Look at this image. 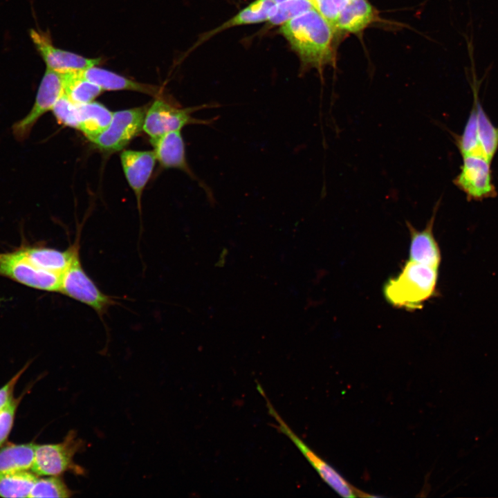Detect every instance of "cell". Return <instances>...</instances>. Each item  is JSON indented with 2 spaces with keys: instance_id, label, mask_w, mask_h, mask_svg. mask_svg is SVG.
<instances>
[{
  "instance_id": "obj_6",
  "label": "cell",
  "mask_w": 498,
  "mask_h": 498,
  "mask_svg": "<svg viewBox=\"0 0 498 498\" xmlns=\"http://www.w3.org/2000/svg\"><path fill=\"white\" fill-rule=\"evenodd\" d=\"M462 158L460 172L453 183L465 194L468 201H483L497 196L491 162L478 156H464Z\"/></svg>"
},
{
  "instance_id": "obj_24",
  "label": "cell",
  "mask_w": 498,
  "mask_h": 498,
  "mask_svg": "<svg viewBox=\"0 0 498 498\" xmlns=\"http://www.w3.org/2000/svg\"><path fill=\"white\" fill-rule=\"evenodd\" d=\"M454 138L461 156L472 155L484 158L478 139L477 115L474 100L462 133L454 134Z\"/></svg>"
},
{
  "instance_id": "obj_29",
  "label": "cell",
  "mask_w": 498,
  "mask_h": 498,
  "mask_svg": "<svg viewBox=\"0 0 498 498\" xmlns=\"http://www.w3.org/2000/svg\"><path fill=\"white\" fill-rule=\"evenodd\" d=\"M28 364L19 370L6 384L0 388V412H2L14 398L13 392L19 378L26 370Z\"/></svg>"
},
{
  "instance_id": "obj_3",
  "label": "cell",
  "mask_w": 498,
  "mask_h": 498,
  "mask_svg": "<svg viewBox=\"0 0 498 498\" xmlns=\"http://www.w3.org/2000/svg\"><path fill=\"white\" fill-rule=\"evenodd\" d=\"M216 104H205L188 108H180L165 100L158 99L146 111L142 129L150 137L154 138L174 131H181L189 124L210 125L217 119H198L192 113L196 111L218 107Z\"/></svg>"
},
{
  "instance_id": "obj_28",
  "label": "cell",
  "mask_w": 498,
  "mask_h": 498,
  "mask_svg": "<svg viewBox=\"0 0 498 498\" xmlns=\"http://www.w3.org/2000/svg\"><path fill=\"white\" fill-rule=\"evenodd\" d=\"M23 396L13 398L8 405L0 412V446H3L7 440L15 418L17 407Z\"/></svg>"
},
{
  "instance_id": "obj_14",
  "label": "cell",
  "mask_w": 498,
  "mask_h": 498,
  "mask_svg": "<svg viewBox=\"0 0 498 498\" xmlns=\"http://www.w3.org/2000/svg\"><path fill=\"white\" fill-rule=\"evenodd\" d=\"M121 163L125 177L133 190L139 208L143 190L153 172L156 158L154 151H123Z\"/></svg>"
},
{
  "instance_id": "obj_23",
  "label": "cell",
  "mask_w": 498,
  "mask_h": 498,
  "mask_svg": "<svg viewBox=\"0 0 498 498\" xmlns=\"http://www.w3.org/2000/svg\"><path fill=\"white\" fill-rule=\"evenodd\" d=\"M37 479L29 470L6 474L0 478V497H29Z\"/></svg>"
},
{
  "instance_id": "obj_12",
  "label": "cell",
  "mask_w": 498,
  "mask_h": 498,
  "mask_svg": "<svg viewBox=\"0 0 498 498\" xmlns=\"http://www.w3.org/2000/svg\"><path fill=\"white\" fill-rule=\"evenodd\" d=\"M154 147L156 160L165 168H174L182 170L191 178L197 181L204 190L207 196L214 199L210 188L201 181L191 170L186 160L185 149L181 131H174L154 138H150Z\"/></svg>"
},
{
  "instance_id": "obj_20",
  "label": "cell",
  "mask_w": 498,
  "mask_h": 498,
  "mask_svg": "<svg viewBox=\"0 0 498 498\" xmlns=\"http://www.w3.org/2000/svg\"><path fill=\"white\" fill-rule=\"evenodd\" d=\"M35 445L30 443L3 445L0 449V478L12 472L30 470Z\"/></svg>"
},
{
  "instance_id": "obj_7",
  "label": "cell",
  "mask_w": 498,
  "mask_h": 498,
  "mask_svg": "<svg viewBox=\"0 0 498 498\" xmlns=\"http://www.w3.org/2000/svg\"><path fill=\"white\" fill-rule=\"evenodd\" d=\"M259 392L266 398L268 412L277 423V428L279 430L287 436L294 443L305 458L319 473L322 479L331 488L344 497H371V495H365L363 492H360L352 486L333 468L313 452L279 416L264 395L262 389L259 390Z\"/></svg>"
},
{
  "instance_id": "obj_8",
  "label": "cell",
  "mask_w": 498,
  "mask_h": 498,
  "mask_svg": "<svg viewBox=\"0 0 498 498\" xmlns=\"http://www.w3.org/2000/svg\"><path fill=\"white\" fill-rule=\"evenodd\" d=\"M82 442L71 431L59 443L35 445L30 470L37 476H59L74 466L75 454Z\"/></svg>"
},
{
  "instance_id": "obj_11",
  "label": "cell",
  "mask_w": 498,
  "mask_h": 498,
  "mask_svg": "<svg viewBox=\"0 0 498 498\" xmlns=\"http://www.w3.org/2000/svg\"><path fill=\"white\" fill-rule=\"evenodd\" d=\"M30 36L47 68L65 73L81 71L102 62L100 57L88 58L55 46L48 35L34 29Z\"/></svg>"
},
{
  "instance_id": "obj_13",
  "label": "cell",
  "mask_w": 498,
  "mask_h": 498,
  "mask_svg": "<svg viewBox=\"0 0 498 498\" xmlns=\"http://www.w3.org/2000/svg\"><path fill=\"white\" fill-rule=\"evenodd\" d=\"M439 203L440 200L436 204L432 216L423 230H418L409 222L406 223L410 234L408 260L438 269L441 255L434 236L433 228Z\"/></svg>"
},
{
  "instance_id": "obj_19",
  "label": "cell",
  "mask_w": 498,
  "mask_h": 498,
  "mask_svg": "<svg viewBox=\"0 0 498 498\" xmlns=\"http://www.w3.org/2000/svg\"><path fill=\"white\" fill-rule=\"evenodd\" d=\"M79 124L80 130L91 140L102 132L109 124L113 113L103 104L90 102L78 104Z\"/></svg>"
},
{
  "instance_id": "obj_22",
  "label": "cell",
  "mask_w": 498,
  "mask_h": 498,
  "mask_svg": "<svg viewBox=\"0 0 498 498\" xmlns=\"http://www.w3.org/2000/svg\"><path fill=\"white\" fill-rule=\"evenodd\" d=\"M275 3L273 0H255L233 17L212 30L207 37L232 27L268 21L270 10Z\"/></svg>"
},
{
  "instance_id": "obj_15",
  "label": "cell",
  "mask_w": 498,
  "mask_h": 498,
  "mask_svg": "<svg viewBox=\"0 0 498 498\" xmlns=\"http://www.w3.org/2000/svg\"><path fill=\"white\" fill-rule=\"evenodd\" d=\"M19 248L36 267L62 275L71 264L75 252L79 249V244L75 243L65 250L25 243Z\"/></svg>"
},
{
  "instance_id": "obj_31",
  "label": "cell",
  "mask_w": 498,
  "mask_h": 498,
  "mask_svg": "<svg viewBox=\"0 0 498 498\" xmlns=\"http://www.w3.org/2000/svg\"><path fill=\"white\" fill-rule=\"evenodd\" d=\"M273 1H274L276 3H280V2H282V1H286V0H273Z\"/></svg>"
},
{
  "instance_id": "obj_16",
  "label": "cell",
  "mask_w": 498,
  "mask_h": 498,
  "mask_svg": "<svg viewBox=\"0 0 498 498\" xmlns=\"http://www.w3.org/2000/svg\"><path fill=\"white\" fill-rule=\"evenodd\" d=\"M471 72L472 81L470 84L477 107L478 139L484 158L492 163L498 149V127L492 124L479 100L478 92L483 80H477L473 62H471Z\"/></svg>"
},
{
  "instance_id": "obj_9",
  "label": "cell",
  "mask_w": 498,
  "mask_h": 498,
  "mask_svg": "<svg viewBox=\"0 0 498 498\" xmlns=\"http://www.w3.org/2000/svg\"><path fill=\"white\" fill-rule=\"evenodd\" d=\"M64 93L62 73L46 68L40 82L35 103L30 112L12 127L15 138L23 141L29 136L37 120L52 109Z\"/></svg>"
},
{
  "instance_id": "obj_4",
  "label": "cell",
  "mask_w": 498,
  "mask_h": 498,
  "mask_svg": "<svg viewBox=\"0 0 498 498\" xmlns=\"http://www.w3.org/2000/svg\"><path fill=\"white\" fill-rule=\"evenodd\" d=\"M59 292L90 306L100 315L104 313L113 303V299L99 289L84 270L79 249L61 275Z\"/></svg>"
},
{
  "instance_id": "obj_10",
  "label": "cell",
  "mask_w": 498,
  "mask_h": 498,
  "mask_svg": "<svg viewBox=\"0 0 498 498\" xmlns=\"http://www.w3.org/2000/svg\"><path fill=\"white\" fill-rule=\"evenodd\" d=\"M145 113L143 108L113 112L108 127L91 141L104 151L122 149L142 129Z\"/></svg>"
},
{
  "instance_id": "obj_30",
  "label": "cell",
  "mask_w": 498,
  "mask_h": 498,
  "mask_svg": "<svg viewBox=\"0 0 498 498\" xmlns=\"http://www.w3.org/2000/svg\"><path fill=\"white\" fill-rule=\"evenodd\" d=\"M332 1L334 3L336 8H338V11H340L344 6H346L348 3H349L352 0H332Z\"/></svg>"
},
{
  "instance_id": "obj_21",
  "label": "cell",
  "mask_w": 498,
  "mask_h": 498,
  "mask_svg": "<svg viewBox=\"0 0 498 498\" xmlns=\"http://www.w3.org/2000/svg\"><path fill=\"white\" fill-rule=\"evenodd\" d=\"M81 71L62 73L64 93L77 104L93 101L103 91L98 85L87 80Z\"/></svg>"
},
{
  "instance_id": "obj_17",
  "label": "cell",
  "mask_w": 498,
  "mask_h": 498,
  "mask_svg": "<svg viewBox=\"0 0 498 498\" xmlns=\"http://www.w3.org/2000/svg\"><path fill=\"white\" fill-rule=\"evenodd\" d=\"M81 72L87 80L98 85L102 90H128L153 95H156L160 91V89L156 86L138 82L96 66Z\"/></svg>"
},
{
  "instance_id": "obj_1",
  "label": "cell",
  "mask_w": 498,
  "mask_h": 498,
  "mask_svg": "<svg viewBox=\"0 0 498 498\" xmlns=\"http://www.w3.org/2000/svg\"><path fill=\"white\" fill-rule=\"evenodd\" d=\"M282 35L297 54L304 67L319 71L334 62V30L328 21L313 8L282 24Z\"/></svg>"
},
{
  "instance_id": "obj_5",
  "label": "cell",
  "mask_w": 498,
  "mask_h": 498,
  "mask_svg": "<svg viewBox=\"0 0 498 498\" xmlns=\"http://www.w3.org/2000/svg\"><path fill=\"white\" fill-rule=\"evenodd\" d=\"M0 276L37 290L59 292L61 275L34 266L18 247L0 252Z\"/></svg>"
},
{
  "instance_id": "obj_18",
  "label": "cell",
  "mask_w": 498,
  "mask_h": 498,
  "mask_svg": "<svg viewBox=\"0 0 498 498\" xmlns=\"http://www.w3.org/2000/svg\"><path fill=\"white\" fill-rule=\"evenodd\" d=\"M376 11L367 0H352L339 11L336 32L357 33L376 19Z\"/></svg>"
},
{
  "instance_id": "obj_2",
  "label": "cell",
  "mask_w": 498,
  "mask_h": 498,
  "mask_svg": "<svg viewBox=\"0 0 498 498\" xmlns=\"http://www.w3.org/2000/svg\"><path fill=\"white\" fill-rule=\"evenodd\" d=\"M438 268L407 261L401 271L383 286V295L394 307L406 310L421 308L436 293Z\"/></svg>"
},
{
  "instance_id": "obj_26",
  "label": "cell",
  "mask_w": 498,
  "mask_h": 498,
  "mask_svg": "<svg viewBox=\"0 0 498 498\" xmlns=\"http://www.w3.org/2000/svg\"><path fill=\"white\" fill-rule=\"evenodd\" d=\"M72 495L58 476L37 479L29 497H68Z\"/></svg>"
},
{
  "instance_id": "obj_25",
  "label": "cell",
  "mask_w": 498,
  "mask_h": 498,
  "mask_svg": "<svg viewBox=\"0 0 498 498\" xmlns=\"http://www.w3.org/2000/svg\"><path fill=\"white\" fill-rule=\"evenodd\" d=\"M314 8L308 0H286L272 8L268 22L270 25H282L290 19Z\"/></svg>"
},
{
  "instance_id": "obj_27",
  "label": "cell",
  "mask_w": 498,
  "mask_h": 498,
  "mask_svg": "<svg viewBox=\"0 0 498 498\" xmlns=\"http://www.w3.org/2000/svg\"><path fill=\"white\" fill-rule=\"evenodd\" d=\"M57 120L66 126L77 129L79 124L78 104L73 102L64 93L52 109Z\"/></svg>"
}]
</instances>
